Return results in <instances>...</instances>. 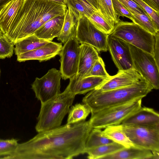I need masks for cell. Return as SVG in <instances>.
<instances>
[{"mask_svg": "<svg viewBox=\"0 0 159 159\" xmlns=\"http://www.w3.org/2000/svg\"><path fill=\"white\" fill-rule=\"evenodd\" d=\"M91 113L90 109L86 104L76 103L69 110L66 124H71L85 120Z\"/></svg>", "mask_w": 159, "mask_h": 159, "instance_id": "obj_26", "label": "cell"}, {"mask_svg": "<svg viewBox=\"0 0 159 159\" xmlns=\"http://www.w3.org/2000/svg\"><path fill=\"white\" fill-rule=\"evenodd\" d=\"M118 0L130 12H135L140 14L147 13L145 11L133 0Z\"/></svg>", "mask_w": 159, "mask_h": 159, "instance_id": "obj_36", "label": "cell"}, {"mask_svg": "<svg viewBox=\"0 0 159 159\" xmlns=\"http://www.w3.org/2000/svg\"><path fill=\"white\" fill-rule=\"evenodd\" d=\"M64 16L55 17L47 21L33 34L37 37L49 41L57 37L61 31Z\"/></svg>", "mask_w": 159, "mask_h": 159, "instance_id": "obj_19", "label": "cell"}, {"mask_svg": "<svg viewBox=\"0 0 159 159\" xmlns=\"http://www.w3.org/2000/svg\"><path fill=\"white\" fill-rule=\"evenodd\" d=\"M80 45L75 38L66 42L60 52V71L62 78L66 80L76 75L78 70Z\"/></svg>", "mask_w": 159, "mask_h": 159, "instance_id": "obj_11", "label": "cell"}, {"mask_svg": "<svg viewBox=\"0 0 159 159\" xmlns=\"http://www.w3.org/2000/svg\"><path fill=\"white\" fill-rule=\"evenodd\" d=\"M88 18L97 28L108 34H110L114 28L115 26L107 21L98 11H95Z\"/></svg>", "mask_w": 159, "mask_h": 159, "instance_id": "obj_30", "label": "cell"}, {"mask_svg": "<svg viewBox=\"0 0 159 159\" xmlns=\"http://www.w3.org/2000/svg\"><path fill=\"white\" fill-rule=\"evenodd\" d=\"M133 16V22L135 23L154 36L158 31L154 23L147 13L130 12Z\"/></svg>", "mask_w": 159, "mask_h": 159, "instance_id": "obj_28", "label": "cell"}, {"mask_svg": "<svg viewBox=\"0 0 159 159\" xmlns=\"http://www.w3.org/2000/svg\"><path fill=\"white\" fill-rule=\"evenodd\" d=\"M93 128L89 121L66 124L39 132L19 144L11 154L3 158L20 159H70L85 153V144Z\"/></svg>", "mask_w": 159, "mask_h": 159, "instance_id": "obj_1", "label": "cell"}, {"mask_svg": "<svg viewBox=\"0 0 159 159\" xmlns=\"http://www.w3.org/2000/svg\"><path fill=\"white\" fill-rule=\"evenodd\" d=\"M107 78L94 76L81 78H77L74 76L69 79V83L66 88L75 95L84 94L95 89Z\"/></svg>", "mask_w": 159, "mask_h": 159, "instance_id": "obj_16", "label": "cell"}, {"mask_svg": "<svg viewBox=\"0 0 159 159\" xmlns=\"http://www.w3.org/2000/svg\"><path fill=\"white\" fill-rule=\"evenodd\" d=\"M11 0H0V10L7 3Z\"/></svg>", "mask_w": 159, "mask_h": 159, "instance_id": "obj_41", "label": "cell"}, {"mask_svg": "<svg viewBox=\"0 0 159 159\" xmlns=\"http://www.w3.org/2000/svg\"><path fill=\"white\" fill-rule=\"evenodd\" d=\"M24 0H11L0 10V29L5 34L14 19Z\"/></svg>", "mask_w": 159, "mask_h": 159, "instance_id": "obj_18", "label": "cell"}, {"mask_svg": "<svg viewBox=\"0 0 159 159\" xmlns=\"http://www.w3.org/2000/svg\"><path fill=\"white\" fill-rule=\"evenodd\" d=\"M98 11L112 25L115 26L120 20L114 10L111 0H98Z\"/></svg>", "mask_w": 159, "mask_h": 159, "instance_id": "obj_29", "label": "cell"}, {"mask_svg": "<svg viewBox=\"0 0 159 159\" xmlns=\"http://www.w3.org/2000/svg\"><path fill=\"white\" fill-rule=\"evenodd\" d=\"M109 34L153 55L154 36L135 23L120 21Z\"/></svg>", "mask_w": 159, "mask_h": 159, "instance_id": "obj_6", "label": "cell"}, {"mask_svg": "<svg viewBox=\"0 0 159 159\" xmlns=\"http://www.w3.org/2000/svg\"><path fill=\"white\" fill-rule=\"evenodd\" d=\"M152 152V156L151 159H159V151H153Z\"/></svg>", "mask_w": 159, "mask_h": 159, "instance_id": "obj_40", "label": "cell"}, {"mask_svg": "<svg viewBox=\"0 0 159 159\" xmlns=\"http://www.w3.org/2000/svg\"><path fill=\"white\" fill-rule=\"evenodd\" d=\"M65 4L48 0H24L7 32L4 34L13 43L34 33L55 17L64 16Z\"/></svg>", "mask_w": 159, "mask_h": 159, "instance_id": "obj_2", "label": "cell"}, {"mask_svg": "<svg viewBox=\"0 0 159 159\" xmlns=\"http://www.w3.org/2000/svg\"><path fill=\"white\" fill-rule=\"evenodd\" d=\"M125 148L122 145L114 142L86 150L85 153L88 154L87 158L89 159H102Z\"/></svg>", "mask_w": 159, "mask_h": 159, "instance_id": "obj_25", "label": "cell"}, {"mask_svg": "<svg viewBox=\"0 0 159 159\" xmlns=\"http://www.w3.org/2000/svg\"><path fill=\"white\" fill-rule=\"evenodd\" d=\"M50 41L39 38L33 34L16 42L14 51L17 56L41 47Z\"/></svg>", "mask_w": 159, "mask_h": 159, "instance_id": "obj_22", "label": "cell"}, {"mask_svg": "<svg viewBox=\"0 0 159 159\" xmlns=\"http://www.w3.org/2000/svg\"><path fill=\"white\" fill-rule=\"evenodd\" d=\"M121 124L145 126L159 125V114L152 108L141 107L124 120Z\"/></svg>", "mask_w": 159, "mask_h": 159, "instance_id": "obj_17", "label": "cell"}, {"mask_svg": "<svg viewBox=\"0 0 159 159\" xmlns=\"http://www.w3.org/2000/svg\"><path fill=\"white\" fill-rule=\"evenodd\" d=\"M142 98L103 108L91 112L89 120L93 128H105L121 124L122 121L142 107Z\"/></svg>", "mask_w": 159, "mask_h": 159, "instance_id": "obj_5", "label": "cell"}, {"mask_svg": "<svg viewBox=\"0 0 159 159\" xmlns=\"http://www.w3.org/2000/svg\"><path fill=\"white\" fill-rule=\"evenodd\" d=\"M3 35V34L2 32L0 29V36H2Z\"/></svg>", "mask_w": 159, "mask_h": 159, "instance_id": "obj_43", "label": "cell"}, {"mask_svg": "<svg viewBox=\"0 0 159 159\" xmlns=\"http://www.w3.org/2000/svg\"><path fill=\"white\" fill-rule=\"evenodd\" d=\"M107 45L112 60L119 70L133 68L128 43L120 38L108 34Z\"/></svg>", "mask_w": 159, "mask_h": 159, "instance_id": "obj_12", "label": "cell"}, {"mask_svg": "<svg viewBox=\"0 0 159 159\" xmlns=\"http://www.w3.org/2000/svg\"><path fill=\"white\" fill-rule=\"evenodd\" d=\"M61 75L55 68L50 69L41 78L36 77L31 84L35 97L41 103L54 98L60 93Z\"/></svg>", "mask_w": 159, "mask_h": 159, "instance_id": "obj_10", "label": "cell"}, {"mask_svg": "<svg viewBox=\"0 0 159 159\" xmlns=\"http://www.w3.org/2000/svg\"><path fill=\"white\" fill-rule=\"evenodd\" d=\"M75 95L66 88L62 93L41 103L35 127L38 133L57 128L68 113Z\"/></svg>", "mask_w": 159, "mask_h": 159, "instance_id": "obj_4", "label": "cell"}, {"mask_svg": "<svg viewBox=\"0 0 159 159\" xmlns=\"http://www.w3.org/2000/svg\"><path fill=\"white\" fill-rule=\"evenodd\" d=\"M153 89L143 78L130 86L102 91L95 89L83 98L82 102L90 109L91 112L110 106L145 97Z\"/></svg>", "mask_w": 159, "mask_h": 159, "instance_id": "obj_3", "label": "cell"}, {"mask_svg": "<svg viewBox=\"0 0 159 159\" xmlns=\"http://www.w3.org/2000/svg\"><path fill=\"white\" fill-rule=\"evenodd\" d=\"M93 7L97 11L99 10L98 0H85Z\"/></svg>", "mask_w": 159, "mask_h": 159, "instance_id": "obj_39", "label": "cell"}, {"mask_svg": "<svg viewBox=\"0 0 159 159\" xmlns=\"http://www.w3.org/2000/svg\"><path fill=\"white\" fill-rule=\"evenodd\" d=\"M14 44L5 35L0 36V59L10 58L14 51Z\"/></svg>", "mask_w": 159, "mask_h": 159, "instance_id": "obj_31", "label": "cell"}, {"mask_svg": "<svg viewBox=\"0 0 159 159\" xmlns=\"http://www.w3.org/2000/svg\"><path fill=\"white\" fill-rule=\"evenodd\" d=\"M155 42L153 48V56L157 66L159 67V31L154 35Z\"/></svg>", "mask_w": 159, "mask_h": 159, "instance_id": "obj_37", "label": "cell"}, {"mask_svg": "<svg viewBox=\"0 0 159 159\" xmlns=\"http://www.w3.org/2000/svg\"><path fill=\"white\" fill-rule=\"evenodd\" d=\"M65 5L78 20L83 16L89 18L95 11H97L85 0H66Z\"/></svg>", "mask_w": 159, "mask_h": 159, "instance_id": "obj_24", "label": "cell"}, {"mask_svg": "<svg viewBox=\"0 0 159 159\" xmlns=\"http://www.w3.org/2000/svg\"></svg>", "mask_w": 159, "mask_h": 159, "instance_id": "obj_44", "label": "cell"}, {"mask_svg": "<svg viewBox=\"0 0 159 159\" xmlns=\"http://www.w3.org/2000/svg\"><path fill=\"white\" fill-rule=\"evenodd\" d=\"M143 78L134 68L119 70L116 74L110 76L95 89L104 91L126 87L135 84Z\"/></svg>", "mask_w": 159, "mask_h": 159, "instance_id": "obj_13", "label": "cell"}, {"mask_svg": "<svg viewBox=\"0 0 159 159\" xmlns=\"http://www.w3.org/2000/svg\"><path fill=\"white\" fill-rule=\"evenodd\" d=\"M120 125L122 130L135 146L159 151V125Z\"/></svg>", "mask_w": 159, "mask_h": 159, "instance_id": "obj_7", "label": "cell"}, {"mask_svg": "<svg viewBox=\"0 0 159 159\" xmlns=\"http://www.w3.org/2000/svg\"><path fill=\"white\" fill-rule=\"evenodd\" d=\"M89 76H101L106 78L110 76L106 70L102 59L100 56L95 63Z\"/></svg>", "mask_w": 159, "mask_h": 159, "instance_id": "obj_33", "label": "cell"}, {"mask_svg": "<svg viewBox=\"0 0 159 159\" xmlns=\"http://www.w3.org/2000/svg\"><path fill=\"white\" fill-rule=\"evenodd\" d=\"M102 131L101 129L93 128L86 142L85 151L87 150L114 142L105 136Z\"/></svg>", "mask_w": 159, "mask_h": 159, "instance_id": "obj_27", "label": "cell"}, {"mask_svg": "<svg viewBox=\"0 0 159 159\" xmlns=\"http://www.w3.org/2000/svg\"><path fill=\"white\" fill-rule=\"evenodd\" d=\"M155 11L159 12V0H143Z\"/></svg>", "mask_w": 159, "mask_h": 159, "instance_id": "obj_38", "label": "cell"}, {"mask_svg": "<svg viewBox=\"0 0 159 159\" xmlns=\"http://www.w3.org/2000/svg\"><path fill=\"white\" fill-rule=\"evenodd\" d=\"M152 156V152L150 150L133 147L125 148L102 159H151Z\"/></svg>", "mask_w": 159, "mask_h": 159, "instance_id": "obj_20", "label": "cell"}, {"mask_svg": "<svg viewBox=\"0 0 159 159\" xmlns=\"http://www.w3.org/2000/svg\"><path fill=\"white\" fill-rule=\"evenodd\" d=\"M65 5L66 0H48Z\"/></svg>", "mask_w": 159, "mask_h": 159, "instance_id": "obj_42", "label": "cell"}, {"mask_svg": "<svg viewBox=\"0 0 159 159\" xmlns=\"http://www.w3.org/2000/svg\"><path fill=\"white\" fill-rule=\"evenodd\" d=\"M111 1L114 12L119 18L120 16H125L133 21L132 15L119 1L118 0H111Z\"/></svg>", "mask_w": 159, "mask_h": 159, "instance_id": "obj_35", "label": "cell"}, {"mask_svg": "<svg viewBox=\"0 0 159 159\" xmlns=\"http://www.w3.org/2000/svg\"><path fill=\"white\" fill-rule=\"evenodd\" d=\"M133 68L156 89H159V67L153 55L129 43Z\"/></svg>", "mask_w": 159, "mask_h": 159, "instance_id": "obj_8", "label": "cell"}, {"mask_svg": "<svg viewBox=\"0 0 159 159\" xmlns=\"http://www.w3.org/2000/svg\"><path fill=\"white\" fill-rule=\"evenodd\" d=\"M18 140L14 138L0 139V156L9 155L15 151L18 144Z\"/></svg>", "mask_w": 159, "mask_h": 159, "instance_id": "obj_32", "label": "cell"}, {"mask_svg": "<svg viewBox=\"0 0 159 159\" xmlns=\"http://www.w3.org/2000/svg\"><path fill=\"white\" fill-rule=\"evenodd\" d=\"M98 51L93 46L86 44L80 45L78 70L75 77L81 78L88 76L95 63L99 56Z\"/></svg>", "mask_w": 159, "mask_h": 159, "instance_id": "obj_15", "label": "cell"}, {"mask_svg": "<svg viewBox=\"0 0 159 159\" xmlns=\"http://www.w3.org/2000/svg\"><path fill=\"white\" fill-rule=\"evenodd\" d=\"M62 46L61 43L51 41L44 45L17 56L19 62L33 60L46 61L59 54Z\"/></svg>", "mask_w": 159, "mask_h": 159, "instance_id": "obj_14", "label": "cell"}, {"mask_svg": "<svg viewBox=\"0 0 159 159\" xmlns=\"http://www.w3.org/2000/svg\"><path fill=\"white\" fill-rule=\"evenodd\" d=\"M102 131V134L114 142L125 148L136 147L122 130L120 124L107 126Z\"/></svg>", "mask_w": 159, "mask_h": 159, "instance_id": "obj_23", "label": "cell"}, {"mask_svg": "<svg viewBox=\"0 0 159 159\" xmlns=\"http://www.w3.org/2000/svg\"><path fill=\"white\" fill-rule=\"evenodd\" d=\"M149 16L157 29L159 30V12L152 9L143 0H133Z\"/></svg>", "mask_w": 159, "mask_h": 159, "instance_id": "obj_34", "label": "cell"}, {"mask_svg": "<svg viewBox=\"0 0 159 159\" xmlns=\"http://www.w3.org/2000/svg\"><path fill=\"white\" fill-rule=\"evenodd\" d=\"M78 20L67 7L64 16L62 28L57 39L65 44L70 39L75 38Z\"/></svg>", "mask_w": 159, "mask_h": 159, "instance_id": "obj_21", "label": "cell"}, {"mask_svg": "<svg viewBox=\"0 0 159 159\" xmlns=\"http://www.w3.org/2000/svg\"><path fill=\"white\" fill-rule=\"evenodd\" d=\"M108 35L97 28L87 17L78 19L75 38L79 43L90 45L99 52H106L108 50Z\"/></svg>", "mask_w": 159, "mask_h": 159, "instance_id": "obj_9", "label": "cell"}]
</instances>
